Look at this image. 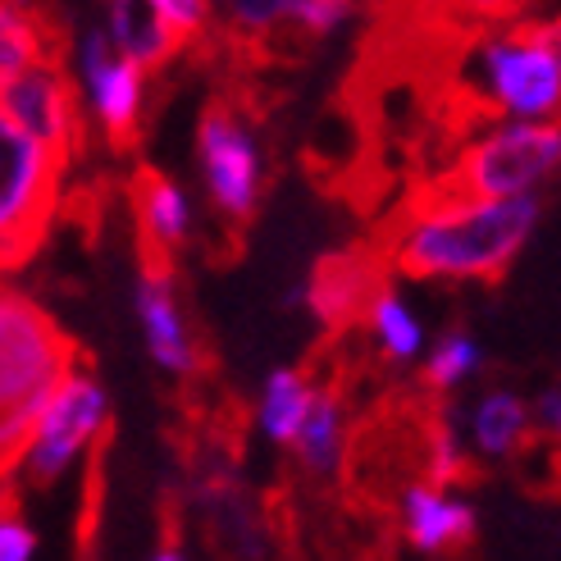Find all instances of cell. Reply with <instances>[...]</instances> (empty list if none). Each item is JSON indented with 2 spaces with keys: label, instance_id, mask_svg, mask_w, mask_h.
Segmentation results:
<instances>
[{
  "label": "cell",
  "instance_id": "1",
  "mask_svg": "<svg viewBox=\"0 0 561 561\" xmlns=\"http://www.w3.org/2000/svg\"><path fill=\"white\" fill-rule=\"evenodd\" d=\"M539 196H443L411 187L407 215L379 233L388 265L407 278L497 284L535 238Z\"/></svg>",
  "mask_w": 561,
  "mask_h": 561
},
{
  "label": "cell",
  "instance_id": "2",
  "mask_svg": "<svg viewBox=\"0 0 561 561\" xmlns=\"http://www.w3.org/2000/svg\"><path fill=\"white\" fill-rule=\"evenodd\" d=\"M78 360L82 347L42 301L0 284V480L19 474L42 411Z\"/></svg>",
  "mask_w": 561,
  "mask_h": 561
},
{
  "label": "cell",
  "instance_id": "3",
  "mask_svg": "<svg viewBox=\"0 0 561 561\" xmlns=\"http://www.w3.org/2000/svg\"><path fill=\"white\" fill-rule=\"evenodd\" d=\"M466 105L484 119H552L561 115V60L529 23L480 33L466 73Z\"/></svg>",
  "mask_w": 561,
  "mask_h": 561
},
{
  "label": "cell",
  "instance_id": "4",
  "mask_svg": "<svg viewBox=\"0 0 561 561\" xmlns=\"http://www.w3.org/2000/svg\"><path fill=\"white\" fill-rule=\"evenodd\" d=\"M69 160L0 105V274L33 261L65 192Z\"/></svg>",
  "mask_w": 561,
  "mask_h": 561
},
{
  "label": "cell",
  "instance_id": "5",
  "mask_svg": "<svg viewBox=\"0 0 561 561\" xmlns=\"http://www.w3.org/2000/svg\"><path fill=\"white\" fill-rule=\"evenodd\" d=\"M561 170V124L548 119H516L480 142H470L453 170H443L430 192L443 196H520L535 192Z\"/></svg>",
  "mask_w": 561,
  "mask_h": 561
},
{
  "label": "cell",
  "instance_id": "6",
  "mask_svg": "<svg viewBox=\"0 0 561 561\" xmlns=\"http://www.w3.org/2000/svg\"><path fill=\"white\" fill-rule=\"evenodd\" d=\"M110 434H115V425H110V398L101 379L88 370V356H82L37 420L33 443H27L23 466H19L23 484H33V489L60 484L65 470L82 453H96Z\"/></svg>",
  "mask_w": 561,
  "mask_h": 561
},
{
  "label": "cell",
  "instance_id": "7",
  "mask_svg": "<svg viewBox=\"0 0 561 561\" xmlns=\"http://www.w3.org/2000/svg\"><path fill=\"white\" fill-rule=\"evenodd\" d=\"M196 151H202V179L210 206L224 224L247 229L261 210V147L242 105L219 92L206 101L202 124H196Z\"/></svg>",
  "mask_w": 561,
  "mask_h": 561
},
{
  "label": "cell",
  "instance_id": "8",
  "mask_svg": "<svg viewBox=\"0 0 561 561\" xmlns=\"http://www.w3.org/2000/svg\"><path fill=\"white\" fill-rule=\"evenodd\" d=\"M142 65L115 46L110 27H88L78 42V78L115 156H133L142 137Z\"/></svg>",
  "mask_w": 561,
  "mask_h": 561
},
{
  "label": "cell",
  "instance_id": "9",
  "mask_svg": "<svg viewBox=\"0 0 561 561\" xmlns=\"http://www.w3.org/2000/svg\"><path fill=\"white\" fill-rule=\"evenodd\" d=\"M0 105L33 133L50 151H60L69 164L78 160V151L88 147V119L78 110V82L65 69V55H46L42 65H33L27 73H19Z\"/></svg>",
  "mask_w": 561,
  "mask_h": 561
},
{
  "label": "cell",
  "instance_id": "10",
  "mask_svg": "<svg viewBox=\"0 0 561 561\" xmlns=\"http://www.w3.org/2000/svg\"><path fill=\"white\" fill-rule=\"evenodd\" d=\"M388 251L375 242L329 251L306 284V306L324 324L329 339H343L356 324L370 320L375 297L388 288Z\"/></svg>",
  "mask_w": 561,
  "mask_h": 561
},
{
  "label": "cell",
  "instance_id": "11",
  "mask_svg": "<svg viewBox=\"0 0 561 561\" xmlns=\"http://www.w3.org/2000/svg\"><path fill=\"white\" fill-rule=\"evenodd\" d=\"M137 261H142V274H137V320H142L147 352L164 375L196 379L202 375V352H196V339L179 306V284H174L179 261L151 256V251H137Z\"/></svg>",
  "mask_w": 561,
  "mask_h": 561
},
{
  "label": "cell",
  "instance_id": "12",
  "mask_svg": "<svg viewBox=\"0 0 561 561\" xmlns=\"http://www.w3.org/2000/svg\"><path fill=\"white\" fill-rule=\"evenodd\" d=\"M128 206H133V224H137V251L179 261V251L192 238V206H187L183 187L170 174L151 170V164H137L128 179Z\"/></svg>",
  "mask_w": 561,
  "mask_h": 561
},
{
  "label": "cell",
  "instance_id": "13",
  "mask_svg": "<svg viewBox=\"0 0 561 561\" xmlns=\"http://www.w3.org/2000/svg\"><path fill=\"white\" fill-rule=\"evenodd\" d=\"M402 535L411 548H420L425 557H443V552H466L480 539V525H474L470 502L453 497L443 484H411L402 489Z\"/></svg>",
  "mask_w": 561,
  "mask_h": 561
},
{
  "label": "cell",
  "instance_id": "14",
  "mask_svg": "<svg viewBox=\"0 0 561 561\" xmlns=\"http://www.w3.org/2000/svg\"><path fill=\"white\" fill-rule=\"evenodd\" d=\"M339 366H329L320 379H316V398H311V411H306L301 430L293 438V453H297V466L311 474V480H329L339 474L343 457H347V430H343V383L333 375Z\"/></svg>",
  "mask_w": 561,
  "mask_h": 561
},
{
  "label": "cell",
  "instance_id": "15",
  "mask_svg": "<svg viewBox=\"0 0 561 561\" xmlns=\"http://www.w3.org/2000/svg\"><path fill=\"white\" fill-rule=\"evenodd\" d=\"M105 27H110V37H115V46L147 73L164 69L187 46L174 33V23L164 19L151 0H105Z\"/></svg>",
  "mask_w": 561,
  "mask_h": 561
},
{
  "label": "cell",
  "instance_id": "16",
  "mask_svg": "<svg viewBox=\"0 0 561 561\" xmlns=\"http://www.w3.org/2000/svg\"><path fill=\"white\" fill-rule=\"evenodd\" d=\"M69 42L60 33V23L50 19V10H23L0 0V92L10 88L19 73L42 65L46 55H65Z\"/></svg>",
  "mask_w": 561,
  "mask_h": 561
},
{
  "label": "cell",
  "instance_id": "17",
  "mask_svg": "<svg viewBox=\"0 0 561 561\" xmlns=\"http://www.w3.org/2000/svg\"><path fill=\"white\" fill-rule=\"evenodd\" d=\"M535 443V420L516 392H484L470 407V447L480 461H512Z\"/></svg>",
  "mask_w": 561,
  "mask_h": 561
},
{
  "label": "cell",
  "instance_id": "18",
  "mask_svg": "<svg viewBox=\"0 0 561 561\" xmlns=\"http://www.w3.org/2000/svg\"><path fill=\"white\" fill-rule=\"evenodd\" d=\"M311 398H316V379L306 370H274L261 392V430L278 447H293L306 411H311Z\"/></svg>",
  "mask_w": 561,
  "mask_h": 561
},
{
  "label": "cell",
  "instance_id": "19",
  "mask_svg": "<svg viewBox=\"0 0 561 561\" xmlns=\"http://www.w3.org/2000/svg\"><path fill=\"white\" fill-rule=\"evenodd\" d=\"M293 10L297 0H224V19H229V33L242 46H261L278 42L293 27Z\"/></svg>",
  "mask_w": 561,
  "mask_h": 561
},
{
  "label": "cell",
  "instance_id": "20",
  "mask_svg": "<svg viewBox=\"0 0 561 561\" xmlns=\"http://www.w3.org/2000/svg\"><path fill=\"white\" fill-rule=\"evenodd\" d=\"M370 333H375V343L383 352V360H411L420 352V343H425V333H420V320L402 306V297L383 288L370 306Z\"/></svg>",
  "mask_w": 561,
  "mask_h": 561
},
{
  "label": "cell",
  "instance_id": "21",
  "mask_svg": "<svg viewBox=\"0 0 561 561\" xmlns=\"http://www.w3.org/2000/svg\"><path fill=\"white\" fill-rule=\"evenodd\" d=\"M474 370H480V347H474L466 333H447L425 360V388L447 392V388H457L461 379H470Z\"/></svg>",
  "mask_w": 561,
  "mask_h": 561
},
{
  "label": "cell",
  "instance_id": "22",
  "mask_svg": "<svg viewBox=\"0 0 561 561\" xmlns=\"http://www.w3.org/2000/svg\"><path fill=\"white\" fill-rule=\"evenodd\" d=\"M33 552L37 535L19 512V489L10 474V480H0V561H33Z\"/></svg>",
  "mask_w": 561,
  "mask_h": 561
},
{
  "label": "cell",
  "instance_id": "23",
  "mask_svg": "<svg viewBox=\"0 0 561 561\" xmlns=\"http://www.w3.org/2000/svg\"><path fill=\"white\" fill-rule=\"evenodd\" d=\"M356 10V0H297L293 10V33L301 37H329L339 23H347Z\"/></svg>",
  "mask_w": 561,
  "mask_h": 561
},
{
  "label": "cell",
  "instance_id": "24",
  "mask_svg": "<svg viewBox=\"0 0 561 561\" xmlns=\"http://www.w3.org/2000/svg\"><path fill=\"white\" fill-rule=\"evenodd\" d=\"M438 5V19L453 27V23H466V27H489V23H502L512 19L525 0H434Z\"/></svg>",
  "mask_w": 561,
  "mask_h": 561
},
{
  "label": "cell",
  "instance_id": "25",
  "mask_svg": "<svg viewBox=\"0 0 561 561\" xmlns=\"http://www.w3.org/2000/svg\"><path fill=\"white\" fill-rule=\"evenodd\" d=\"M151 5L174 23V33L183 42H202L210 33V23H215V5H210V0H151Z\"/></svg>",
  "mask_w": 561,
  "mask_h": 561
},
{
  "label": "cell",
  "instance_id": "26",
  "mask_svg": "<svg viewBox=\"0 0 561 561\" xmlns=\"http://www.w3.org/2000/svg\"><path fill=\"white\" fill-rule=\"evenodd\" d=\"M539 425H543L548 434H557V438H561V383L539 398Z\"/></svg>",
  "mask_w": 561,
  "mask_h": 561
},
{
  "label": "cell",
  "instance_id": "27",
  "mask_svg": "<svg viewBox=\"0 0 561 561\" xmlns=\"http://www.w3.org/2000/svg\"><path fill=\"white\" fill-rule=\"evenodd\" d=\"M10 5H23V10H50V0H10Z\"/></svg>",
  "mask_w": 561,
  "mask_h": 561
}]
</instances>
